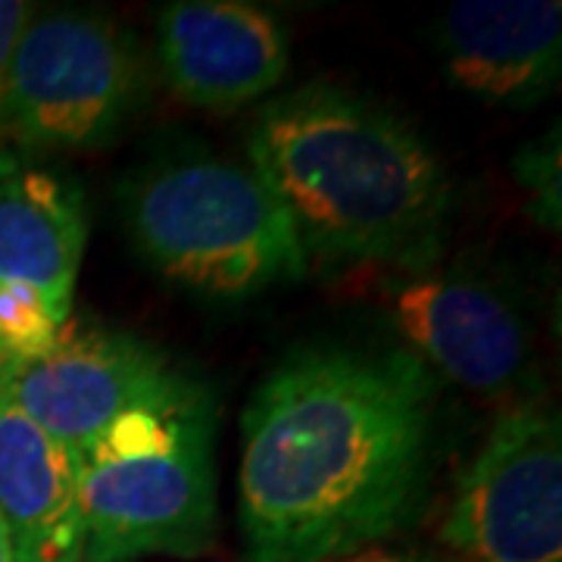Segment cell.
<instances>
[{
  "instance_id": "6da1fadb",
  "label": "cell",
  "mask_w": 562,
  "mask_h": 562,
  "mask_svg": "<svg viewBox=\"0 0 562 562\" xmlns=\"http://www.w3.org/2000/svg\"><path fill=\"white\" fill-rule=\"evenodd\" d=\"M435 372L409 350H303L241 422L247 562H322L394 538L431 479Z\"/></svg>"
},
{
  "instance_id": "7a4b0ae2",
  "label": "cell",
  "mask_w": 562,
  "mask_h": 562,
  "mask_svg": "<svg viewBox=\"0 0 562 562\" xmlns=\"http://www.w3.org/2000/svg\"><path fill=\"white\" fill-rule=\"evenodd\" d=\"M247 147L306 260L425 269L438 254L450 201L441 160L394 113L306 85L262 106Z\"/></svg>"
},
{
  "instance_id": "3957f363",
  "label": "cell",
  "mask_w": 562,
  "mask_h": 562,
  "mask_svg": "<svg viewBox=\"0 0 562 562\" xmlns=\"http://www.w3.org/2000/svg\"><path fill=\"white\" fill-rule=\"evenodd\" d=\"M81 562L203 557L216 543L213 406L201 384L125 413L76 457Z\"/></svg>"
},
{
  "instance_id": "277c9868",
  "label": "cell",
  "mask_w": 562,
  "mask_h": 562,
  "mask_svg": "<svg viewBox=\"0 0 562 562\" xmlns=\"http://www.w3.org/2000/svg\"><path fill=\"white\" fill-rule=\"evenodd\" d=\"M122 194L144 260L198 294L250 297L306 276L297 232L250 162H162L138 172Z\"/></svg>"
},
{
  "instance_id": "5b68a950",
  "label": "cell",
  "mask_w": 562,
  "mask_h": 562,
  "mask_svg": "<svg viewBox=\"0 0 562 562\" xmlns=\"http://www.w3.org/2000/svg\"><path fill=\"white\" fill-rule=\"evenodd\" d=\"M140 60L116 22L81 10L32 16L0 88V135L25 150H91L116 135Z\"/></svg>"
},
{
  "instance_id": "8992f818",
  "label": "cell",
  "mask_w": 562,
  "mask_h": 562,
  "mask_svg": "<svg viewBox=\"0 0 562 562\" xmlns=\"http://www.w3.org/2000/svg\"><path fill=\"white\" fill-rule=\"evenodd\" d=\"M457 562H562L560 413L516 401L457 482L441 522Z\"/></svg>"
},
{
  "instance_id": "52a82bcc",
  "label": "cell",
  "mask_w": 562,
  "mask_h": 562,
  "mask_svg": "<svg viewBox=\"0 0 562 562\" xmlns=\"http://www.w3.org/2000/svg\"><path fill=\"white\" fill-rule=\"evenodd\" d=\"M0 384L29 419L79 457L125 413L172 401L194 382L150 344L69 319L35 360L0 357Z\"/></svg>"
},
{
  "instance_id": "ba28073f",
  "label": "cell",
  "mask_w": 562,
  "mask_h": 562,
  "mask_svg": "<svg viewBox=\"0 0 562 562\" xmlns=\"http://www.w3.org/2000/svg\"><path fill=\"white\" fill-rule=\"evenodd\" d=\"M384 306L409 353L484 397L522 394L531 331L497 284L441 269H409L384 284Z\"/></svg>"
},
{
  "instance_id": "9c48e42d",
  "label": "cell",
  "mask_w": 562,
  "mask_h": 562,
  "mask_svg": "<svg viewBox=\"0 0 562 562\" xmlns=\"http://www.w3.org/2000/svg\"><path fill=\"white\" fill-rule=\"evenodd\" d=\"M157 54L188 103L228 110L269 94L288 72V32L241 0H179L157 16Z\"/></svg>"
},
{
  "instance_id": "30bf717a",
  "label": "cell",
  "mask_w": 562,
  "mask_h": 562,
  "mask_svg": "<svg viewBox=\"0 0 562 562\" xmlns=\"http://www.w3.org/2000/svg\"><path fill=\"white\" fill-rule=\"evenodd\" d=\"M450 81L494 106H535L557 91L562 7L557 0H460L438 22Z\"/></svg>"
},
{
  "instance_id": "8fae6325",
  "label": "cell",
  "mask_w": 562,
  "mask_h": 562,
  "mask_svg": "<svg viewBox=\"0 0 562 562\" xmlns=\"http://www.w3.org/2000/svg\"><path fill=\"white\" fill-rule=\"evenodd\" d=\"M85 241L79 188L16 154H0V281L35 288L69 322Z\"/></svg>"
},
{
  "instance_id": "7c38bea8",
  "label": "cell",
  "mask_w": 562,
  "mask_h": 562,
  "mask_svg": "<svg viewBox=\"0 0 562 562\" xmlns=\"http://www.w3.org/2000/svg\"><path fill=\"white\" fill-rule=\"evenodd\" d=\"M0 522L13 562H81L76 457L0 384Z\"/></svg>"
},
{
  "instance_id": "4fadbf2b",
  "label": "cell",
  "mask_w": 562,
  "mask_h": 562,
  "mask_svg": "<svg viewBox=\"0 0 562 562\" xmlns=\"http://www.w3.org/2000/svg\"><path fill=\"white\" fill-rule=\"evenodd\" d=\"M66 319L57 316V310L41 297L35 288L0 281V353L10 360H35L47 353Z\"/></svg>"
},
{
  "instance_id": "5bb4252c",
  "label": "cell",
  "mask_w": 562,
  "mask_h": 562,
  "mask_svg": "<svg viewBox=\"0 0 562 562\" xmlns=\"http://www.w3.org/2000/svg\"><path fill=\"white\" fill-rule=\"evenodd\" d=\"M516 176L531 194V203L543 216V225H560V140H543L522 150L516 160Z\"/></svg>"
},
{
  "instance_id": "9a60e30c",
  "label": "cell",
  "mask_w": 562,
  "mask_h": 562,
  "mask_svg": "<svg viewBox=\"0 0 562 562\" xmlns=\"http://www.w3.org/2000/svg\"><path fill=\"white\" fill-rule=\"evenodd\" d=\"M32 7L29 3H20V0H0V88H3V79H7V69H10V60H13V50L20 44L25 25L32 20Z\"/></svg>"
},
{
  "instance_id": "2e32d148",
  "label": "cell",
  "mask_w": 562,
  "mask_h": 562,
  "mask_svg": "<svg viewBox=\"0 0 562 562\" xmlns=\"http://www.w3.org/2000/svg\"><path fill=\"white\" fill-rule=\"evenodd\" d=\"M322 562H450L435 557V553H422V550H401V547H366L360 553L350 557H338V560H322Z\"/></svg>"
},
{
  "instance_id": "e0dca14e",
  "label": "cell",
  "mask_w": 562,
  "mask_h": 562,
  "mask_svg": "<svg viewBox=\"0 0 562 562\" xmlns=\"http://www.w3.org/2000/svg\"><path fill=\"white\" fill-rule=\"evenodd\" d=\"M0 562H13V550H10V538H7L3 522H0Z\"/></svg>"
},
{
  "instance_id": "ac0fdd59",
  "label": "cell",
  "mask_w": 562,
  "mask_h": 562,
  "mask_svg": "<svg viewBox=\"0 0 562 562\" xmlns=\"http://www.w3.org/2000/svg\"><path fill=\"white\" fill-rule=\"evenodd\" d=\"M0 357H3V353H0Z\"/></svg>"
},
{
  "instance_id": "d6986e66",
  "label": "cell",
  "mask_w": 562,
  "mask_h": 562,
  "mask_svg": "<svg viewBox=\"0 0 562 562\" xmlns=\"http://www.w3.org/2000/svg\"><path fill=\"white\" fill-rule=\"evenodd\" d=\"M453 562H457V560H453Z\"/></svg>"
}]
</instances>
